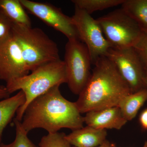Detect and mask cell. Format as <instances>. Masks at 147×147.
<instances>
[{"mask_svg":"<svg viewBox=\"0 0 147 147\" xmlns=\"http://www.w3.org/2000/svg\"><path fill=\"white\" fill-rule=\"evenodd\" d=\"M57 86L33 100L24 112L21 123L27 133L36 128L55 133L62 128L72 131L83 127L84 117L75 102L67 100Z\"/></svg>","mask_w":147,"mask_h":147,"instance_id":"1","label":"cell"},{"mask_svg":"<svg viewBox=\"0 0 147 147\" xmlns=\"http://www.w3.org/2000/svg\"><path fill=\"white\" fill-rule=\"evenodd\" d=\"M94 65L89 80L75 102L81 114L118 106L131 93L115 65L106 56L100 57Z\"/></svg>","mask_w":147,"mask_h":147,"instance_id":"2","label":"cell"},{"mask_svg":"<svg viewBox=\"0 0 147 147\" xmlns=\"http://www.w3.org/2000/svg\"><path fill=\"white\" fill-rule=\"evenodd\" d=\"M67 83L65 65L59 60L43 65L32 73L6 83L10 94L17 91L25 94L26 101L16 113V119L21 121L29 104L36 98L44 94L52 88Z\"/></svg>","mask_w":147,"mask_h":147,"instance_id":"3","label":"cell"},{"mask_svg":"<svg viewBox=\"0 0 147 147\" xmlns=\"http://www.w3.org/2000/svg\"><path fill=\"white\" fill-rule=\"evenodd\" d=\"M11 34L19 45L29 71L60 59L57 43L41 29L13 24Z\"/></svg>","mask_w":147,"mask_h":147,"instance_id":"4","label":"cell"},{"mask_svg":"<svg viewBox=\"0 0 147 147\" xmlns=\"http://www.w3.org/2000/svg\"><path fill=\"white\" fill-rule=\"evenodd\" d=\"M96 20L111 48L133 47L144 33L136 21L122 8Z\"/></svg>","mask_w":147,"mask_h":147,"instance_id":"5","label":"cell"},{"mask_svg":"<svg viewBox=\"0 0 147 147\" xmlns=\"http://www.w3.org/2000/svg\"><path fill=\"white\" fill-rule=\"evenodd\" d=\"M67 83L73 94L79 95L90 79L91 59L86 45L79 39L68 40L64 59Z\"/></svg>","mask_w":147,"mask_h":147,"instance_id":"6","label":"cell"},{"mask_svg":"<svg viewBox=\"0 0 147 147\" xmlns=\"http://www.w3.org/2000/svg\"><path fill=\"white\" fill-rule=\"evenodd\" d=\"M71 18L79 40L86 46L92 64L94 65L99 58L106 56L111 46L105 38L100 25L90 14L75 7Z\"/></svg>","mask_w":147,"mask_h":147,"instance_id":"7","label":"cell"},{"mask_svg":"<svg viewBox=\"0 0 147 147\" xmlns=\"http://www.w3.org/2000/svg\"><path fill=\"white\" fill-rule=\"evenodd\" d=\"M106 57L115 65L131 93L145 88L146 70L133 47L110 48Z\"/></svg>","mask_w":147,"mask_h":147,"instance_id":"8","label":"cell"},{"mask_svg":"<svg viewBox=\"0 0 147 147\" xmlns=\"http://www.w3.org/2000/svg\"><path fill=\"white\" fill-rule=\"evenodd\" d=\"M20 1L29 13L60 32L68 40H79L71 17L65 14L61 9L47 3L30 0H20Z\"/></svg>","mask_w":147,"mask_h":147,"instance_id":"9","label":"cell"},{"mask_svg":"<svg viewBox=\"0 0 147 147\" xmlns=\"http://www.w3.org/2000/svg\"><path fill=\"white\" fill-rule=\"evenodd\" d=\"M30 71L19 45L11 34L0 42V79L7 83Z\"/></svg>","mask_w":147,"mask_h":147,"instance_id":"10","label":"cell"},{"mask_svg":"<svg viewBox=\"0 0 147 147\" xmlns=\"http://www.w3.org/2000/svg\"><path fill=\"white\" fill-rule=\"evenodd\" d=\"M84 122L88 126L98 129H121L127 121L118 106L86 113Z\"/></svg>","mask_w":147,"mask_h":147,"instance_id":"11","label":"cell"},{"mask_svg":"<svg viewBox=\"0 0 147 147\" xmlns=\"http://www.w3.org/2000/svg\"><path fill=\"white\" fill-rule=\"evenodd\" d=\"M107 131L87 126L73 130L65 138L71 145L75 147H96L106 140Z\"/></svg>","mask_w":147,"mask_h":147,"instance_id":"12","label":"cell"},{"mask_svg":"<svg viewBox=\"0 0 147 147\" xmlns=\"http://www.w3.org/2000/svg\"><path fill=\"white\" fill-rule=\"evenodd\" d=\"M0 13L13 24L32 27L30 18L20 0H0Z\"/></svg>","mask_w":147,"mask_h":147,"instance_id":"13","label":"cell"},{"mask_svg":"<svg viewBox=\"0 0 147 147\" xmlns=\"http://www.w3.org/2000/svg\"><path fill=\"white\" fill-rule=\"evenodd\" d=\"M25 101L26 96L22 91L11 97L0 100V142L5 129Z\"/></svg>","mask_w":147,"mask_h":147,"instance_id":"14","label":"cell"},{"mask_svg":"<svg viewBox=\"0 0 147 147\" xmlns=\"http://www.w3.org/2000/svg\"><path fill=\"white\" fill-rule=\"evenodd\" d=\"M147 100V89L145 88L125 96L118 107L126 120L131 121L135 117L139 109Z\"/></svg>","mask_w":147,"mask_h":147,"instance_id":"15","label":"cell"},{"mask_svg":"<svg viewBox=\"0 0 147 147\" xmlns=\"http://www.w3.org/2000/svg\"><path fill=\"white\" fill-rule=\"evenodd\" d=\"M121 8L147 32V0H125Z\"/></svg>","mask_w":147,"mask_h":147,"instance_id":"16","label":"cell"},{"mask_svg":"<svg viewBox=\"0 0 147 147\" xmlns=\"http://www.w3.org/2000/svg\"><path fill=\"white\" fill-rule=\"evenodd\" d=\"M125 0H72L75 7L91 14L97 11L102 10L122 5Z\"/></svg>","mask_w":147,"mask_h":147,"instance_id":"17","label":"cell"},{"mask_svg":"<svg viewBox=\"0 0 147 147\" xmlns=\"http://www.w3.org/2000/svg\"><path fill=\"white\" fill-rule=\"evenodd\" d=\"M16 136L14 141L8 144L1 143V147H38L35 145L28 137V133L23 128L21 121L14 119Z\"/></svg>","mask_w":147,"mask_h":147,"instance_id":"18","label":"cell"},{"mask_svg":"<svg viewBox=\"0 0 147 147\" xmlns=\"http://www.w3.org/2000/svg\"><path fill=\"white\" fill-rule=\"evenodd\" d=\"M66 134L56 132L48 133L43 136L39 144L40 147H70L71 145L66 139Z\"/></svg>","mask_w":147,"mask_h":147,"instance_id":"19","label":"cell"},{"mask_svg":"<svg viewBox=\"0 0 147 147\" xmlns=\"http://www.w3.org/2000/svg\"><path fill=\"white\" fill-rule=\"evenodd\" d=\"M144 67L147 71V32H144L133 47Z\"/></svg>","mask_w":147,"mask_h":147,"instance_id":"20","label":"cell"},{"mask_svg":"<svg viewBox=\"0 0 147 147\" xmlns=\"http://www.w3.org/2000/svg\"><path fill=\"white\" fill-rule=\"evenodd\" d=\"M13 24L5 16L0 13V42L11 35Z\"/></svg>","mask_w":147,"mask_h":147,"instance_id":"21","label":"cell"},{"mask_svg":"<svg viewBox=\"0 0 147 147\" xmlns=\"http://www.w3.org/2000/svg\"><path fill=\"white\" fill-rule=\"evenodd\" d=\"M139 123L143 129H147V108L141 113L139 118Z\"/></svg>","mask_w":147,"mask_h":147,"instance_id":"22","label":"cell"},{"mask_svg":"<svg viewBox=\"0 0 147 147\" xmlns=\"http://www.w3.org/2000/svg\"><path fill=\"white\" fill-rule=\"evenodd\" d=\"M10 95L6 86L0 85V100L10 97Z\"/></svg>","mask_w":147,"mask_h":147,"instance_id":"23","label":"cell"},{"mask_svg":"<svg viewBox=\"0 0 147 147\" xmlns=\"http://www.w3.org/2000/svg\"><path fill=\"white\" fill-rule=\"evenodd\" d=\"M96 147H112V146L110 142L107 140H105V142L102 143L101 144Z\"/></svg>","mask_w":147,"mask_h":147,"instance_id":"24","label":"cell"},{"mask_svg":"<svg viewBox=\"0 0 147 147\" xmlns=\"http://www.w3.org/2000/svg\"><path fill=\"white\" fill-rule=\"evenodd\" d=\"M144 84L145 88L147 89V71H146V76L144 79Z\"/></svg>","mask_w":147,"mask_h":147,"instance_id":"25","label":"cell"},{"mask_svg":"<svg viewBox=\"0 0 147 147\" xmlns=\"http://www.w3.org/2000/svg\"><path fill=\"white\" fill-rule=\"evenodd\" d=\"M144 147H147V142H145L144 145Z\"/></svg>","mask_w":147,"mask_h":147,"instance_id":"26","label":"cell"},{"mask_svg":"<svg viewBox=\"0 0 147 147\" xmlns=\"http://www.w3.org/2000/svg\"><path fill=\"white\" fill-rule=\"evenodd\" d=\"M1 142H0V147H1Z\"/></svg>","mask_w":147,"mask_h":147,"instance_id":"27","label":"cell"},{"mask_svg":"<svg viewBox=\"0 0 147 147\" xmlns=\"http://www.w3.org/2000/svg\"></svg>","mask_w":147,"mask_h":147,"instance_id":"28","label":"cell"}]
</instances>
